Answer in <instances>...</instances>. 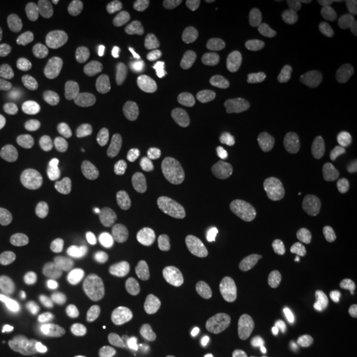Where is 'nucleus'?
I'll return each instance as SVG.
<instances>
[{
  "label": "nucleus",
  "instance_id": "nucleus-17",
  "mask_svg": "<svg viewBox=\"0 0 357 357\" xmlns=\"http://www.w3.org/2000/svg\"><path fill=\"white\" fill-rule=\"evenodd\" d=\"M250 64L255 69H277L284 70L289 66L287 54L280 43L268 41L261 48L252 53Z\"/></svg>",
  "mask_w": 357,
  "mask_h": 357
},
{
  "label": "nucleus",
  "instance_id": "nucleus-26",
  "mask_svg": "<svg viewBox=\"0 0 357 357\" xmlns=\"http://www.w3.org/2000/svg\"><path fill=\"white\" fill-rule=\"evenodd\" d=\"M90 203L96 208L109 212L114 211L119 204V193L114 185L105 181H93L86 188Z\"/></svg>",
  "mask_w": 357,
  "mask_h": 357
},
{
  "label": "nucleus",
  "instance_id": "nucleus-18",
  "mask_svg": "<svg viewBox=\"0 0 357 357\" xmlns=\"http://www.w3.org/2000/svg\"><path fill=\"white\" fill-rule=\"evenodd\" d=\"M44 221L54 229H73L81 221V213L68 202H54L45 208Z\"/></svg>",
  "mask_w": 357,
  "mask_h": 357
},
{
  "label": "nucleus",
  "instance_id": "nucleus-28",
  "mask_svg": "<svg viewBox=\"0 0 357 357\" xmlns=\"http://www.w3.org/2000/svg\"><path fill=\"white\" fill-rule=\"evenodd\" d=\"M218 278V264L212 255H205L200 259L193 273V283L202 293H209L216 286Z\"/></svg>",
  "mask_w": 357,
  "mask_h": 357
},
{
  "label": "nucleus",
  "instance_id": "nucleus-9",
  "mask_svg": "<svg viewBox=\"0 0 357 357\" xmlns=\"http://www.w3.org/2000/svg\"><path fill=\"white\" fill-rule=\"evenodd\" d=\"M163 343L174 357H195L199 351L197 340L178 321H167L163 328Z\"/></svg>",
  "mask_w": 357,
  "mask_h": 357
},
{
  "label": "nucleus",
  "instance_id": "nucleus-46",
  "mask_svg": "<svg viewBox=\"0 0 357 357\" xmlns=\"http://www.w3.org/2000/svg\"><path fill=\"white\" fill-rule=\"evenodd\" d=\"M280 301L274 296L261 298L255 307V319L261 324H268V321L274 319L280 312Z\"/></svg>",
  "mask_w": 357,
  "mask_h": 357
},
{
  "label": "nucleus",
  "instance_id": "nucleus-23",
  "mask_svg": "<svg viewBox=\"0 0 357 357\" xmlns=\"http://www.w3.org/2000/svg\"><path fill=\"white\" fill-rule=\"evenodd\" d=\"M319 82L306 68L294 69L290 78V94L295 100H312L319 94Z\"/></svg>",
  "mask_w": 357,
  "mask_h": 357
},
{
  "label": "nucleus",
  "instance_id": "nucleus-24",
  "mask_svg": "<svg viewBox=\"0 0 357 357\" xmlns=\"http://www.w3.org/2000/svg\"><path fill=\"white\" fill-rule=\"evenodd\" d=\"M65 106L69 110V113L79 118H85L96 112L97 98L90 90L76 86L66 93Z\"/></svg>",
  "mask_w": 357,
  "mask_h": 357
},
{
  "label": "nucleus",
  "instance_id": "nucleus-21",
  "mask_svg": "<svg viewBox=\"0 0 357 357\" xmlns=\"http://www.w3.org/2000/svg\"><path fill=\"white\" fill-rule=\"evenodd\" d=\"M180 112L178 100L171 93H159L151 102V118L158 126L171 125Z\"/></svg>",
  "mask_w": 357,
  "mask_h": 357
},
{
  "label": "nucleus",
  "instance_id": "nucleus-60",
  "mask_svg": "<svg viewBox=\"0 0 357 357\" xmlns=\"http://www.w3.org/2000/svg\"><path fill=\"white\" fill-rule=\"evenodd\" d=\"M128 357H139L138 355H128Z\"/></svg>",
  "mask_w": 357,
  "mask_h": 357
},
{
  "label": "nucleus",
  "instance_id": "nucleus-25",
  "mask_svg": "<svg viewBox=\"0 0 357 357\" xmlns=\"http://www.w3.org/2000/svg\"><path fill=\"white\" fill-rule=\"evenodd\" d=\"M261 38L259 28L255 23L246 22L236 26L227 38V50L230 53H243L255 45Z\"/></svg>",
  "mask_w": 357,
  "mask_h": 357
},
{
  "label": "nucleus",
  "instance_id": "nucleus-1",
  "mask_svg": "<svg viewBox=\"0 0 357 357\" xmlns=\"http://www.w3.org/2000/svg\"><path fill=\"white\" fill-rule=\"evenodd\" d=\"M137 73L126 61H105L97 65L91 75L93 90L105 98H114L128 91L135 82Z\"/></svg>",
  "mask_w": 357,
  "mask_h": 357
},
{
  "label": "nucleus",
  "instance_id": "nucleus-7",
  "mask_svg": "<svg viewBox=\"0 0 357 357\" xmlns=\"http://www.w3.org/2000/svg\"><path fill=\"white\" fill-rule=\"evenodd\" d=\"M36 303L26 290L15 289L6 294L0 302V314L16 324H28L36 317Z\"/></svg>",
  "mask_w": 357,
  "mask_h": 357
},
{
  "label": "nucleus",
  "instance_id": "nucleus-3",
  "mask_svg": "<svg viewBox=\"0 0 357 357\" xmlns=\"http://www.w3.org/2000/svg\"><path fill=\"white\" fill-rule=\"evenodd\" d=\"M126 131V122L119 114H105L101 116L90 132L88 147L97 158H109L114 155Z\"/></svg>",
  "mask_w": 357,
  "mask_h": 357
},
{
  "label": "nucleus",
  "instance_id": "nucleus-36",
  "mask_svg": "<svg viewBox=\"0 0 357 357\" xmlns=\"http://www.w3.org/2000/svg\"><path fill=\"white\" fill-rule=\"evenodd\" d=\"M33 134L40 141L51 143L63 138L64 128L51 115H40L33 123Z\"/></svg>",
  "mask_w": 357,
  "mask_h": 357
},
{
  "label": "nucleus",
  "instance_id": "nucleus-47",
  "mask_svg": "<svg viewBox=\"0 0 357 357\" xmlns=\"http://www.w3.org/2000/svg\"><path fill=\"white\" fill-rule=\"evenodd\" d=\"M23 94L15 88L0 89V114H11L16 112L23 103Z\"/></svg>",
  "mask_w": 357,
  "mask_h": 357
},
{
  "label": "nucleus",
  "instance_id": "nucleus-15",
  "mask_svg": "<svg viewBox=\"0 0 357 357\" xmlns=\"http://www.w3.org/2000/svg\"><path fill=\"white\" fill-rule=\"evenodd\" d=\"M118 320L114 317L103 318L94 336V349L98 357H118L122 343L116 335Z\"/></svg>",
  "mask_w": 357,
  "mask_h": 357
},
{
  "label": "nucleus",
  "instance_id": "nucleus-43",
  "mask_svg": "<svg viewBox=\"0 0 357 357\" xmlns=\"http://www.w3.org/2000/svg\"><path fill=\"white\" fill-rule=\"evenodd\" d=\"M50 255L57 262H72L81 255V245L76 240L63 238L52 243Z\"/></svg>",
  "mask_w": 357,
  "mask_h": 357
},
{
  "label": "nucleus",
  "instance_id": "nucleus-54",
  "mask_svg": "<svg viewBox=\"0 0 357 357\" xmlns=\"http://www.w3.org/2000/svg\"><path fill=\"white\" fill-rule=\"evenodd\" d=\"M257 98H258L259 103L265 107V112H266L268 116H270L273 121H278V119H281V113L278 112V109H277V107H274L271 103L268 102V97H266V96H264V94H258V96H257Z\"/></svg>",
  "mask_w": 357,
  "mask_h": 357
},
{
  "label": "nucleus",
  "instance_id": "nucleus-49",
  "mask_svg": "<svg viewBox=\"0 0 357 357\" xmlns=\"http://www.w3.org/2000/svg\"><path fill=\"white\" fill-rule=\"evenodd\" d=\"M326 10L335 19H345L357 11V0H330Z\"/></svg>",
  "mask_w": 357,
  "mask_h": 357
},
{
  "label": "nucleus",
  "instance_id": "nucleus-33",
  "mask_svg": "<svg viewBox=\"0 0 357 357\" xmlns=\"http://www.w3.org/2000/svg\"><path fill=\"white\" fill-rule=\"evenodd\" d=\"M107 289L112 298L119 305H130L137 295L135 283L123 274H114L107 282Z\"/></svg>",
  "mask_w": 357,
  "mask_h": 357
},
{
  "label": "nucleus",
  "instance_id": "nucleus-41",
  "mask_svg": "<svg viewBox=\"0 0 357 357\" xmlns=\"http://www.w3.org/2000/svg\"><path fill=\"white\" fill-rule=\"evenodd\" d=\"M307 137L312 142V149L319 156H324L331 151L333 144L330 141V126L318 122L307 130Z\"/></svg>",
  "mask_w": 357,
  "mask_h": 357
},
{
  "label": "nucleus",
  "instance_id": "nucleus-37",
  "mask_svg": "<svg viewBox=\"0 0 357 357\" xmlns=\"http://www.w3.org/2000/svg\"><path fill=\"white\" fill-rule=\"evenodd\" d=\"M255 336V327L249 320L236 321L228 332V343L236 351L248 349Z\"/></svg>",
  "mask_w": 357,
  "mask_h": 357
},
{
  "label": "nucleus",
  "instance_id": "nucleus-48",
  "mask_svg": "<svg viewBox=\"0 0 357 357\" xmlns=\"http://www.w3.org/2000/svg\"><path fill=\"white\" fill-rule=\"evenodd\" d=\"M323 110H324V106L318 100L315 98L307 100L294 109V118L298 122H308L318 118L323 113Z\"/></svg>",
  "mask_w": 357,
  "mask_h": 357
},
{
  "label": "nucleus",
  "instance_id": "nucleus-6",
  "mask_svg": "<svg viewBox=\"0 0 357 357\" xmlns=\"http://www.w3.org/2000/svg\"><path fill=\"white\" fill-rule=\"evenodd\" d=\"M246 225L255 240L261 243L271 241L278 230L277 212L266 203H255L246 213Z\"/></svg>",
  "mask_w": 357,
  "mask_h": 357
},
{
  "label": "nucleus",
  "instance_id": "nucleus-51",
  "mask_svg": "<svg viewBox=\"0 0 357 357\" xmlns=\"http://www.w3.org/2000/svg\"><path fill=\"white\" fill-rule=\"evenodd\" d=\"M41 191H43L41 181L38 178H28L23 183H20L17 188V195L20 199L33 200L40 196Z\"/></svg>",
  "mask_w": 357,
  "mask_h": 357
},
{
  "label": "nucleus",
  "instance_id": "nucleus-11",
  "mask_svg": "<svg viewBox=\"0 0 357 357\" xmlns=\"http://www.w3.org/2000/svg\"><path fill=\"white\" fill-rule=\"evenodd\" d=\"M159 187L156 167L149 162H137L130 169V193L135 200L149 199Z\"/></svg>",
  "mask_w": 357,
  "mask_h": 357
},
{
  "label": "nucleus",
  "instance_id": "nucleus-59",
  "mask_svg": "<svg viewBox=\"0 0 357 357\" xmlns=\"http://www.w3.org/2000/svg\"><path fill=\"white\" fill-rule=\"evenodd\" d=\"M103 4H105V6H107L109 8H114L115 6L118 4V1H116V0H113V1L106 0V1H103Z\"/></svg>",
  "mask_w": 357,
  "mask_h": 357
},
{
  "label": "nucleus",
  "instance_id": "nucleus-14",
  "mask_svg": "<svg viewBox=\"0 0 357 357\" xmlns=\"http://www.w3.org/2000/svg\"><path fill=\"white\" fill-rule=\"evenodd\" d=\"M15 50L19 59L28 65H36L45 56L43 38L32 28H22L15 35Z\"/></svg>",
  "mask_w": 357,
  "mask_h": 357
},
{
  "label": "nucleus",
  "instance_id": "nucleus-27",
  "mask_svg": "<svg viewBox=\"0 0 357 357\" xmlns=\"http://www.w3.org/2000/svg\"><path fill=\"white\" fill-rule=\"evenodd\" d=\"M44 165L48 172L54 178L63 181H69L76 178L77 168L75 162L59 150H50L44 153Z\"/></svg>",
  "mask_w": 357,
  "mask_h": 357
},
{
  "label": "nucleus",
  "instance_id": "nucleus-40",
  "mask_svg": "<svg viewBox=\"0 0 357 357\" xmlns=\"http://www.w3.org/2000/svg\"><path fill=\"white\" fill-rule=\"evenodd\" d=\"M282 336L294 344H299L306 342L308 337L306 326L303 320L299 319L295 314H287L283 317L280 326Z\"/></svg>",
  "mask_w": 357,
  "mask_h": 357
},
{
  "label": "nucleus",
  "instance_id": "nucleus-58",
  "mask_svg": "<svg viewBox=\"0 0 357 357\" xmlns=\"http://www.w3.org/2000/svg\"><path fill=\"white\" fill-rule=\"evenodd\" d=\"M4 75H6V63L3 56L0 54V82L4 79Z\"/></svg>",
  "mask_w": 357,
  "mask_h": 357
},
{
  "label": "nucleus",
  "instance_id": "nucleus-42",
  "mask_svg": "<svg viewBox=\"0 0 357 357\" xmlns=\"http://www.w3.org/2000/svg\"><path fill=\"white\" fill-rule=\"evenodd\" d=\"M7 220L13 228L20 230L32 229L36 224V213L26 205H13L7 212Z\"/></svg>",
  "mask_w": 357,
  "mask_h": 357
},
{
  "label": "nucleus",
  "instance_id": "nucleus-57",
  "mask_svg": "<svg viewBox=\"0 0 357 357\" xmlns=\"http://www.w3.org/2000/svg\"><path fill=\"white\" fill-rule=\"evenodd\" d=\"M264 357H291L289 349L281 344H273L268 347Z\"/></svg>",
  "mask_w": 357,
  "mask_h": 357
},
{
  "label": "nucleus",
  "instance_id": "nucleus-38",
  "mask_svg": "<svg viewBox=\"0 0 357 357\" xmlns=\"http://www.w3.org/2000/svg\"><path fill=\"white\" fill-rule=\"evenodd\" d=\"M243 16H245V8L243 4L240 1L230 0L217 7L213 13V20L217 26L225 28L230 24L241 22Z\"/></svg>",
  "mask_w": 357,
  "mask_h": 357
},
{
  "label": "nucleus",
  "instance_id": "nucleus-16",
  "mask_svg": "<svg viewBox=\"0 0 357 357\" xmlns=\"http://www.w3.org/2000/svg\"><path fill=\"white\" fill-rule=\"evenodd\" d=\"M255 137L248 126L238 125L233 130L231 144V165L237 171H241L249 165L255 151Z\"/></svg>",
  "mask_w": 357,
  "mask_h": 357
},
{
  "label": "nucleus",
  "instance_id": "nucleus-34",
  "mask_svg": "<svg viewBox=\"0 0 357 357\" xmlns=\"http://www.w3.org/2000/svg\"><path fill=\"white\" fill-rule=\"evenodd\" d=\"M41 357H85L82 348L68 337H53L43 347Z\"/></svg>",
  "mask_w": 357,
  "mask_h": 357
},
{
  "label": "nucleus",
  "instance_id": "nucleus-4",
  "mask_svg": "<svg viewBox=\"0 0 357 357\" xmlns=\"http://www.w3.org/2000/svg\"><path fill=\"white\" fill-rule=\"evenodd\" d=\"M274 168L282 180L293 185H307L315 178L311 163L291 150H283L275 155Z\"/></svg>",
  "mask_w": 357,
  "mask_h": 357
},
{
  "label": "nucleus",
  "instance_id": "nucleus-29",
  "mask_svg": "<svg viewBox=\"0 0 357 357\" xmlns=\"http://www.w3.org/2000/svg\"><path fill=\"white\" fill-rule=\"evenodd\" d=\"M185 257L178 248H166L153 257V271L156 275H167L184 268Z\"/></svg>",
  "mask_w": 357,
  "mask_h": 357
},
{
  "label": "nucleus",
  "instance_id": "nucleus-39",
  "mask_svg": "<svg viewBox=\"0 0 357 357\" xmlns=\"http://www.w3.org/2000/svg\"><path fill=\"white\" fill-rule=\"evenodd\" d=\"M259 135L262 141L271 146H280L289 139L290 126L286 121H271L259 126Z\"/></svg>",
  "mask_w": 357,
  "mask_h": 357
},
{
  "label": "nucleus",
  "instance_id": "nucleus-8",
  "mask_svg": "<svg viewBox=\"0 0 357 357\" xmlns=\"http://www.w3.org/2000/svg\"><path fill=\"white\" fill-rule=\"evenodd\" d=\"M245 278L238 268H230L225 271L222 284L215 299V311L220 315L233 312L243 298Z\"/></svg>",
  "mask_w": 357,
  "mask_h": 357
},
{
  "label": "nucleus",
  "instance_id": "nucleus-52",
  "mask_svg": "<svg viewBox=\"0 0 357 357\" xmlns=\"http://www.w3.org/2000/svg\"><path fill=\"white\" fill-rule=\"evenodd\" d=\"M343 233L349 243L357 249V216L348 217L343 224Z\"/></svg>",
  "mask_w": 357,
  "mask_h": 357
},
{
  "label": "nucleus",
  "instance_id": "nucleus-12",
  "mask_svg": "<svg viewBox=\"0 0 357 357\" xmlns=\"http://www.w3.org/2000/svg\"><path fill=\"white\" fill-rule=\"evenodd\" d=\"M192 178L200 187L209 188L221 180V167L215 150L205 149L192 162Z\"/></svg>",
  "mask_w": 357,
  "mask_h": 357
},
{
  "label": "nucleus",
  "instance_id": "nucleus-44",
  "mask_svg": "<svg viewBox=\"0 0 357 357\" xmlns=\"http://www.w3.org/2000/svg\"><path fill=\"white\" fill-rule=\"evenodd\" d=\"M299 10L296 0H274L268 4V16L277 23H287L293 19Z\"/></svg>",
  "mask_w": 357,
  "mask_h": 357
},
{
  "label": "nucleus",
  "instance_id": "nucleus-32",
  "mask_svg": "<svg viewBox=\"0 0 357 357\" xmlns=\"http://www.w3.org/2000/svg\"><path fill=\"white\" fill-rule=\"evenodd\" d=\"M0 153L13 159H22L26 156L28 144L19 130L8 128L0 131Z\"/></svg>",
  "mask_w": 357,
  "mask_h": 357
},
{
  "label": "nucleus",
  "instance_id": "nucleus-35",
  "mask_svg": "<svg viewBox=\"0 0 357 357\" xmlns=\"http://www.w3.org/2000/svg\"><path fill=\"white\" fill-rule=\"evenodd\" d=\"M114 258L115 264L123 271H126L128 275L138 277L144 271V264L141 255L137 252V249L130 245L119 246L115 250Z\"/></svg>",
  "mask_w": 357,
  "mask_h": 357
},
{
  "label": "nucleus",
  "instance_id": "nucleus-31",
  "mask_svg": "<svg viewBox=\"0 0 357 357\" xmlns=\"http://www.w3.org/2000/svg\"><path fill=\"white\" fill-rule=\"evenodd\" d=\"M68 79V69L61 63H53L43 68L33 78V86L38 90L52 91Z\"/></svg>",
  "mask_w": 357,
  "mask_h": 357
},
{
  "label": "nucleus",
  "instance_id": "nucleus-2",
  "mask_svg": "<svg viewBox=\"0 0 357 357\" xmlns=\"http://www.w3.org/2000/svg\"><path fill=\"white\" fill-rule=\"evenodd\" d=\"M323 340L331 357H357V323L333 314L323 326Z\"/></svg>",
  "mask_w": 357,
  "mask_h": 357
},
{
  "label": "nucleus",
  "instance_id": "nucleus-56",
  "mask_svg": "<svg viewBox=\"0 0 357 357\" xmlns=\"http://www.w3.org/2000/svg\"><path fill=\"white\" fill-rule=\"evenodd\" d=\"M209 100H211V94L206 90H200L197 93L196 97V109L199 113H205L208 110L209 106Z\"/></svg>",
  "mask_w": 357,
  "mask_h": 357
},
{
  "label": "nucleus",
  "instance_id": "nucleus-30",
  "mask_svg": "<svg viewBox=\"0 0 357 357\" xmlns=\"http://www.w3.org/2000/svg\"><path fill=\"white\" fill-rule=\"evenodd\" d=\"M78 289L85 301L90 303H98L105 298L107 286L100 273L89 270L81 275L78 281Z\"/></svg>",
  "mask_w": 357,
  "mask_h": 357
},
{
  "label": "nucleus",
  "instance_id": "nucleus-10",
  "mask_svg": "<svg viewBox=\"0 0 357 357\" xmlns=\"http://www.w3.org/2000/svg\"><path fill=\"white\" fill-rule=\"evenodd\" d=\"M75 13L78 28L86 35L97 38L106 31L107 22L103 7L94 0H79L76 3Z\"/></svg>",
  "mask_w": 357,
  "mask_h": 357
},
{
  "label": "nucleus",
  "instance_id": "nucleus-55",
  "mask_svg": "<svg viewBox=\"0 0 357 357\" xmlns=\"http://www.w3.org/2000/svg\"><path fill=\"white\" fill-rule=\"evenodd\" d=\"M13 246L11 236L4 229L0 228V259H3L6 255L10 253Z\"/></svg>",
  "mask_w": 357,
  "mask_h": 357
},
{
  "label": "nucleus",
  "instance_id": "nucleus-19",
  "mask_svg": "<svg viewBox=\"0 0 357 357\" xmlns=\"http://www.w3.org/2000/svg\"><path fill=\"white\" fill-rule=\"evenodd\" d=\"M51 23L53 32L59 40L64 43H70L76 38L78 31L76 13L69 6H57L52 11Z\"/></svg>",
  "mask_w": 357,
  "mask_h": 357
},
{
  "label": "nucleus",
  "instance_id": "nucleus-50",
  "mask_svg": "<svg viewBox=\"0 0 357 357\" xmlns=\"http://www.w3.org/2000/svg\"><path fill=\"white\" fill-rule=\"evenodd\" d=\"M24 168L10 159L0 158V181H19L24 178Z\"/></svg>",
  "mask_w": 357,
  "mask_h": 357
},
{
  "label": "nucleus",
  "instance_id": "nucleus-20",
  "mask_svg": "<svg viewBox=\"0 0 357 357\" xmlns=\"http://www.w3.org/2000/svg\"><path fill=\"white\" fill-rule=\"evenodd\" d=\"M33 284L40 293L52 298H59L68 290V278L61 270L45 268L35 274Z\"/></svg>",
  "mask_w": 357,
  "mask_h": 357
},
{
  "label": "nucleus",
  "instance_id": "nucleus-13",
  "mask_svg": "<svg viewBox=\"0 0 357 357\" xmlns=\"http://www.w3.org/2000/svg\"><path fill=\"white\" fill-rule=\"evenodd\" d=\"M205 130L196 122H183L168 134V146L176 153H188L205 141Z\"/></svg>",
  "mask_w": 357,
  "mask_h": 357
},
{
  "label": "nucleus",
  "instance_id": "nucleus-61",
  "mask_svg": "<svg viewBox=\"0 0 357 357\" xmlns=\"http://www.w3.org/2000/svg\"><path fill=\"white\" fill-rule=\"evenodd\" d=\"M355 200H356V204H357V192H356V195H355Z\"/></svg>",
  "mask_w": 357,
  "mask_h": 357
},
{
  "label": "nucleus",
  "instance_id": "nucleus-5",
  "mask_svg": "<svg viewBox=\"0 0 357 357\" xmlns=\"http://www.w3.org/2000/svg\"><path fill=\"white\" fill-rule=\"evenodd\" d=\"M153 211L165 215H175L187 211L192 204L190 192L178 185H159L147 199Z\"/></svg>",
  "mask_w": 357,
  "mask_h": 357
},
{
  "label": "nucleus",
  "instance_id": "nucleus-53",
  "mask_svg": "<svg viewBox=\"0 0 357 357\" xmlns=\"http://www.w3.org/2000/svg\"><path fill=\"white\" fill-rule=\"evenodd\" d=\"M241 102V98L236 93H228L224 101V110L230 116L238 114V106Z\"/></svg>",
  "mask_w": 357,
  "mask_h": 357
},
{
  "label": "nucleus",
  "instance_id": "nucleus-22",
  "mask_svg": "<svg viewBox=\"0 0 357 357\" xmlns=\"http://www.w3.org/2000/svg\"><path fill=\"white\" fill-rule=\"evenodd\" d=\"M167 8L163 1L147 0L142 4L135 16L137 26L144 32L158 31L166 20Z\"/></svg>",
  "mask_w": 357,
  "mask_h": 357
},
{
  "label": "nucleus",
  "instance_id": "nucleus-45",
  "mask_svg": "<svg viewBox=\"0 0 357 357\" xmlns=\"http://www.w3.org/2000/svg\"><path fill=\"white\" fill-rule=\"evenodd\" d=\"M321 301L315 295H302L295 301L294 311L299 319H314L321 312Z\"/></svg>",
  "mask_w": 357,
  "mask_h": 357
}]
</instances>
